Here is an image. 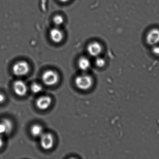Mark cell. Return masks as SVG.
I'll return each mask as SVG.
<instances>
[{"label": "cell", "mask_w": 159, "mask_h": 159, "mask_svg": "<svg viewBox=\"0 0 159 159\" xmlns=\"http://www.w3.org/2000/svg\"><path fill=\"white\" fill-rule=\"evenodd\" d=\"M78 67L82 71H88L91 66V63L89 59L86 57H81L80 58L77 63Z\"/></svg>", "instance_id": "11"}, {"label": "cell", "mask_w": 159, "mask_h": 159, "mask_svg": "<svg viewBox=\"0 0 159 159\" xmlns=\"http://www.w3.org/2000/svg\"><path fill=\"white\" fill-rule=\"evenodd\" d=\"M75 86L81 90L89 89L93 84V79L88 74H81L76 77L75 80Z\"/></svg>", "instance_id": "1"}, {"label": "cell", "mask_w": 159, "mask_h": 159, "mask_svg": "<svg viewBox=\"0 0 159 159\" xmlns=\"http://www.w3.org/2000/svg\"><path fill=\"white\" fill-rule=\"evenodd\" d=\"M152 52L155 56L159 57V44L152 47Z\"/></svg>", "instance_id": "16"}, {"label": "cell", "mask_w": 159, "mask_h": 159, "mask_svg": "<svg viewBox=\"0 0 159 159\" xmlns=\"http://www.w3.org/2000/svg\"><path fill=\"white\" fill-rule=\"evenodd\" d=\"M61 3H65L68 2H70V0H58Z\"/></svg>", "instance_id": "19"}, {"label": "cell", "mask_w": 159, "mask_h": 159, "mask_svg": "<svg viewBox=\"0 0 159 159\" xmlns=\"http://www.w3.org/2000/svg\"><path fill=\"white\" fill-rule=\"evenodd\" d=\"M30 71V64L26 61L21 60L17 62L12 67L13 74L16 76H24L26 75Z\"/></svg>", "instance_id": "2"}, {"label": "cell", "mask_w": 159, "mask_h": 159, "mask_svg": "<svg viewBox=\"0 0 159 159\" xmlns=\"http://www.w3.org/2000/svg\"><path fill=\"white\" fill-rule=\"evenodd\" d=\"M13 90L15 93L20 97L26 95L28 91V87L26 83L21 80H17L13 84Z\"/></svg>", "instance_id": "8"}, {"label": "cell", "mask_w": 159, "mask_h": 159, "mask_svg": "<svg viewBox=\"0 0 159 159\" xmlns=\"http://www.w3.org/2000/svg\"><path fill=\"white\" fill-rule=\"evenodd\" d=\"M106 61L104 59L100 57L96 58L95 61V64L99 68H102L105 65Z\"/></svg>", "instance_id": "15"}, {"label": "cell", "mask_w": 159, "mask_h": 159, "mask_svg": "<svg viewBox=\"0 0 159 159\" xmlns=\"http://www.w3.org/2000/svg\"><path fill=\"white\" fill-rule=\"evenodd\" d=\"M31 91L34 94H38L43 91V86L38 83H34L31 86Z\"/></svg>", "instance_id": "14"}, {"label": "cell", "mask_w": 159, "mask_h": 159, "mask_svg": "<svg viewBox=\"0 0 159 159\" xmlns=\"http://www.w3.org/2000/svg\"><path fill=\"white\" fill-rule=\"evenodd\" d=\"M50 40L55 44H60L63 41L64 38V32L58 27L52 28L49 33Z\"/></svg>", "instance_id": "6"}, {"label": "cell", "mask_w": 159, "mask_h": 159, "mask_svg": "<svg viewBox=\"0 0 159 159\" xmlns=\"http://www.w3.org/2000/svg\"><path fill=\"white\" fill-rule=\"evenodd\" d=\"M40 138V144L43 149L48 150L53 147L54 138L51 133H44Z\"/></svg>", "instance_id": "5"}, {"label": "cell", "mask_w": 159, "mask_h": 159, "mask_svg": "<svg viewBox=\"0 0 159 159\" xmlns=\"http://www.w3.org/2000/svg\"><path fill=\"white\" fill-rule=\"evenodd\" d=\"M53 22L56 27H60L64 23V17L59 14L55 15L53 18Z\"/></svg>", "instance_id": "13"}, {"label": "cell", "mask_w": 159, "mask_h": 159, "mask_svg": "<svg viewBox=\"0 0 159 159\" xmlns=\"http://www.w3.org/2000/svg\"><path fill=\"white\" fill-rule=\"evenodd\" d=\"M30 133L34 137H40L44 133V129L40 124H34L31 127Z\"/></svg>", "instance_id": "12"}, {"label": "cell", "mask_w": 159, "mask_h": 159, "mask_svg": "<svg viewBox=\"0 0 159 159\" xmlns=\"http://www.w3.org/2000/svg\"><path fill=\"white\" fill-rule=\"evenodd\" d=\"M43 83L47 86H53L56 85L59 80L58 74L53 70H47L42 75Z\"/></svg>", "instance_id": "3"}, {"label": "cell", "mask_w": 159, "mask_h": 159, "mask_svg": "<svg viewBox=\"0 0 159 159\" xmlns=\"http://www.w3.org/2000/svg\"><path fill=\"white\" fill-rule=\"evenodd\" d=\"M5 100V96L2 93H0V104L2 103Z\"/></svg>", "instance_id": "17"}, {"label": "cell", "mask_w": 159, "mask_h": 159, "mask_svg": "<svg viewBox=\"0 0 159 159\" xmlns=\"http://www.w3.org/2000/svg\"><path fill=\"white\" fill-rule=\"evenodd\" d=\"M87 50L89 55L92 57H98L102 51L103 47L99 42L93 41L87 46Z\"/></svg>", "instance_id": "7"}, {"label": "cell", "mask_w": 159, "mask_h": 159, "mask_svg": "<svg viewBox=\"0 0 159 159\" xmlns=\"http://www.w3.org/2000/svg\"><path fill=\"white\" fill-rule=\"evenodd\" d=\"M145 39L147 44L150 46L159 44V28L149 29L146 35Z\"/></svg>", "instance_id": "4"}, {"label": "cell", "mask_w": 159, "mask_h": 159, "mask_svg": "<svg viewBox=\"0 0 159 159\" xmlns=\"http://www.w3.org/2000/svg\"><path fill=\"white\" fill-rule=\"evenodd\" d=\"M13 125L11 120L3 119L0 121V135H7L12 132Z\"/></svg>", "instance_id": "10"}, {"label": "cell", "mask_w": 159, "mask_h": 159, "mask_svg": "<svg viewBox=\"0 0 159 159\" xmlns=\"http://www.w3.org/2000/svg\"><path fill=\"white\" fill-rule=\"evenodd\" d=\"M52 102L51 97L48 96H43L37 99L35 104L37 108L40 110H45L49 108Z\"/></svg>", "instance_id": "9"}, {"label": "cell", "mask_w": 159, "mask_h": 159, "mask_svg": "<svg viewBox=\"0 0 159 159\" xmlns=\"http://www.w3.org/2000/svg\"><path fill=\"white\" fill-rule=\"evenodd\" d=\"M4 145L3 139L2 135H0V149Z\"/></svg>", "instance_id": "18"}]
</instances>
